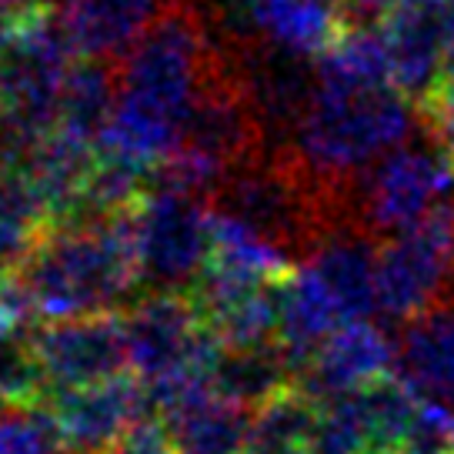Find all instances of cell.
<instances>
[{"label": "cell", "mask_w": 454, "mask_h": 454, "mask_svg": "<svg viewBox=\"0 0 454 454\" xmlns=\"http://www.w3.org/2000/svg\"><path fill=\"white\" fill-rule=\"evenodd\" d=\"M64 438L51 404L0 401V454H60Z\"/></svg>", "instance_id": "obj_20"}, {"label": "cell", "mask_w": 454, "mask_h": 454, "mask_svg": "<svg viewBox=\"0 0 454 454\" xmlns=\"http://www.w3.org/2000/svg\"><path fill=\"white\" fill-rule=\"evenodd\" d=\"M418 107H421V121H425L431 141L454 160V81H444Z\"/></svg>", "instance_id": "obj_23"}, {"label": "cell", "mask_w": 454, "mask_h": 454, "mask_svg": "<svg viewBox=\"0 0 454 454\" xmlns=\"http://www.w3.org/2000/svg\"><path fill=\"white\" fill-rule=\"evenodd\" d=\"M308 454H378L368 421L361 414L355 391L327 397L317 404V418L304 444Z\"/></svg>", "instance_id": "obj_19"}, {"label": "cell", "mask_w": 454, "mask_h": 454, "mask_svg": "<svg viewBox=\"0 0 454 454\" xmlns=\"http://www.w3.org/2000/svg\"><path fill=\"white\" fill-rule=\"evenodd\" d=\"M27 251H30V231L0 221V281L14 268H20V261H24Z\"/></svg>", "instance_id": "obj_25"}, {"label": "cell", "mask_w": 454, "mask_h": 454, "mask_svg": "<svg viewBox=\"0 0 454 454\" xmlns=\"http://www.w3.org/2000/svg\"><path fill=\"white\" fill-rule=\"evenodd\" d=\"M17 24H20V14L14 11V4H11V0H0V51L14 37Z\"/></svg>", "instance_id": "obj_29"}, {"label": "cell", "mask_w": 454, "mask_h": 454, "mask_svg": "<svg viewBox=\"0 0 454 454\" xmlns=\"http://www.w3.org/2000/svg\"><path fill=\"white\" fill-rule=\"evenodd\" d=\"M241 454H308V451L294 448V444H257V441H251Z\"/></svg>", "instance_id": "obj_30"}, {"label": "cell", "mask_w": 454, "mask_h": 454, "mask_svg": "<svg viewBox=\"0 0 454 454\" xmlns=\"http://www.w3.org/2000/svg\"><path fill=\"white\" fill-rule=\"evenodd\" d=\"M401 454H448V451H434V448H418V444H411V448H404Z\"/></svg>", "instance_id": "obj_31"}, {"label": "cell", "mask_w": 454, "mask_h": 454, "mask_svg": "<svg viewBox=\"0 0 454 454\" xmlns=\"http://www.w3.org/2000/svg\"><path fill=\"white\" fill-rule=\"evenodd\" d=\"M314 418H317V401L304 395L298 384H291L287 391L274 395L261 408H254L251 441H257V444H294V448H304L314 427Z\"/></svg>", "instance_id": "obj_21"}, {"label": "cell", "mask_w": 454, "mask_h": 454, "mask_svg": "<svg viewBox=\"0 0 454 454\" xmlns=\"http://www.w3.org/2000/svg\"><path fill=\"white\" fill-rule=\"evenodd\" d=\"M17 278L27 287L41 321L114 314L141 281L128 238V214L114 221L57 224L30 244Z\"/></svg>", "instance_id": "obj_3"}, {"label": "cell", "mask_w": 454, "mask_h": 454, "mask_svg": "<svg viewBox=\"0 0 454 454\" xmlns=\"http://www.w3.org/2000/svg\"><path fill=\"white\" fill-rule=\"evenodd\" d=\"M14 4V11L20 17H27V14H60L71 0H11Z\"/></svg>", "instance_id": "obj_27"}, {"label": "cell", "mask_w": 454, "mask_h": 454, "mask_svg": "<svg viewBox=\"0 0 454 454\" xmlns=\"http://www.w3.org/2000/svg\"><path fill=\"white\" fill-rule=\"evenodd\" d=\"M395 371L418 397L454 408V298L401 325L395 340Z\"/></svg>", "instance_id": "obj_14"}, {"label": "cell", "mask_w": 454, "mask_h": 454, "mask_svg": "<svg viewBox=\"0 0 454 454\" xmlns=\"http://www.w3.org/2000/svg\"><path fill=\"white\" fill-rule=\"evenodd\" d=\"M444 81H454V0L444 17Z\"/></svg>", "instance_id": "obj_28"}, {"label": "cell", "mask_w": 454, "mask_h": 454, "mask_svg": "<svg viewBox=\"0 0 454 454\" xmlns=\"http://www.w3.org/2000/svg\"><path fill=\"white\" fill-rule=\"evenodd\" d=\"M451 0H397L381 24L391 81L411 100L421 104L444 84V17Z\"/></svg>", "instance_id": "obj_12"}, {"label": "cell", "mask_w": 454, "mask_h": 454, "mask_svg": "<svg viewBox=\"0 0 454 454\" xmlns=\"http://www.w3.org/2000/svg\"><path fill=\"white\" fill-rule=\"evenodd\" d=\"M397 0H340L348 27H381Z\"/></svg>", "instance_id": "obj_24"}, {"label": "cell", "mask_w": 454, "mask_h": 454, "mask_svg": "<svg viewBox=\"0 0 454 454\" xmlns=\"http://www.w3.org/2000/svg\"><path fill=\"white\" fill-rule=\"evenodd\" d=\"M221 71L204 14L177 0L117 60V107L98 151L154 170L184 144L191 111Z\"/></svg>", "instance_id": "obj_1"}, {"label": "cell", "mask_w": 454, "mask_h": 454, "mask_svg": "<svg viewBox=\"0 0 454 454\" xmlns=\"http://www.w3.org/2000/svg\"><path fill=\"white\" fill-rule=\"evenodd\" d=\"M24 327L27 325L0 301V357L7 355V351H14L17 344H24Z\"/></svg>", "instance_id": "obj_26"}, {"label": "cell", "mask_w": 454, "mask_h": 454, "mask_svg": "<svg viewBox=\"0 0 454 454\" xmlns=\"http://www.w3.org/2000/svg\"><path fill=\"white\" fill-rule=\"evenodd\" d=\"M81 60L60 14L20 17L14 37L0 51V107L57 130L60 90Z\"/></svg>", "instance_id": "obj_7"}, {"label": "cell", "mask_w": 454, "mask_h": 454, "mask_svg": "<svg viewBox=\"0 0 454 454\" xmlns=\"http://www.w3.org/2000/svg\"><path fill=\"white\" fill-rule=\"evenodd\" d=\"M100 454H177V448H174L168 425L151 418V414H144L141 421H134L107 451Z\"/></svg>", "instance_id": "obj_22"}, {"label": "cell", "mask_w": 454, "mask_h": 454, "mask_svg": "<svg viewBox=\"0 0 454 454\" xmlns=\"http://www.w3.org/2000/svg\"><path fill=\"white\" fill-rule=\"evenodd\" d=\"M51 411L57 418L64 451L100 454L121 438L134 421L151 411V397L137 378L117 374L111 381L54 391Z\"/></svg>", "instance_id": "obj_9"}, {"label": "cell", "mask_w": 454, "mask_h": 454, "mask_svg": "<svg viewBox=\"0 0 454 454\" xmlns=\"http://www.w3.org/2000/svg\"><path fill=\"white\" fill-rule=\"evenodd\" d=\"M298 381V371L278 340L264 344H221L211 368V387L244 408H261Z\"/></svg>", "instance_id": "obj_17"}, {"label": "cell", "mask_w": 454, "mask_h": 454, "mask_svg": "<svg viewBox=\"0 0 454 454\" xmlns=\"http://www.w3.org/2000/svg\"><path fill=\"white\" fill-rule=\"evenodd\" d=\"M128 238L144 284L154 291H184L198 284L211 261L214 207L194 194L147 187L128 214Z\"/></svg>", "instance_id": "obj_4"}, {"label": "cell", "mask_w": 454, "mask_h": 454, "mask_svg": "<svg viewBox=\"0 0 454 454\" xmlns=\"http://www.w3.org/2000/svg\"><path fill=\"white\" fill-rule=\"evenodd\" d=\"M114 107H117V71L107 60L81 57L67 74L64 90H60L57 134L100 147V137L111 124Z\"/></svg>", "instance_id": "obj_18"}, {"label": "cell", "mask_w": 454, "mask_h": 454, "mask_svg": "<svg viewBox=\"0 0 454 454\" xmlns=\"http://www.w3.org/2000/svg\"><path fill=\"white\" fill-rule=\"evenodd\" d=\"M411 128V100L395 84L314 71L311 98L291 130V157L321 191H334L408 144Z\"/></svg>", "instance_id": "obj_2"}, {"label": "cell", "mask_w": 454, "mask_h": 454, "mask_svg": "<svg viewBox=\"0 0 454 454\" xmlns=\"http://www.w3.org/2000/svg\"><path fill=\"white\" fill-rule=\"evenodd\" d=\"M344 321H364L381 314L378 304V247L361 224L327 227L301 261Z\"/></svg>", "instance_id": "obj_13"}, {"label": "cell", "mask_w": 454, "mask_h": 454, "mask_svg": "<svg viewBox=\"0 0 454 454\" xmlns=\"http://www.w3.org/2000/svg\"><path fill=\"white\" fill-rule=\"evenodd\" d=\"M30 351L51 391L111 381L130 371L128 327L117 314L47 321L30 331Z\"/></svg>", "instance_id": "obj_8"}, {"label": "cell", "mask_w": 454, "mask_h": 454, "mask_svg": "<svg viewBox=\"0 0 454 454\" xmlns=\"http://www.w3.org/2000/svg\"><path fill=\"white\" fill-rule=\"evenodd\" d=\"M454 278V198L378 244V304L391 321H408L438 304Z\"/></svg>", "instance_id": "obj_5"}, {"label": "cell", "mask_w": 454, "mask_h": 454, "mask_svg": "<svg viewBox=\"0 0 454 454\" xmlns=\"http://www.w3.org/2000/svg\"><path fill=\"white\" fill-rule=\"evenodd\" d=\"M177 0H71L60 17L81 57L121 60L144 30Z\"/></svg>", "instance_id": "obj_15"}, {"label": "cell", "mask_w": 454, "mask_h": 454, "mask_svg": "<svg viewBox=\"0 0 454 454\" xmlns=\"http://www.w3.org/2000/svg\"><path fill=\"white\" fill-rule=\"evenodd\" d=\"M395 344L371 317L344 321L298 371V387L317 404L327 397L351 395L364 384L395 371Z\"/></svg>", "instance_id": "obj_11"}, {"label": "cell", "mask_w": 454, "mask_h": 454, "mask_svg": "<svg viewBox=\"0 0 454 454\" xmlns=\"http://www.w3.org/2000/svg\"><path fill=\"white\" fill-rule=\"evenodd\" d=\"M177 454H241L251 444L254 408H244L214 387L160 414Z\"/></svg>", "instance_id": "obj_16"}, {"label": "cell", "mask_w": 454, "mask_h": 454, "mask_svg": "<svg viewBox=\"0 0 454 454\" xmlns=\"http://www.w3.org/2000/svg\"><path fill=\"white\" fill-rule=\"evenodd\" d=\"M227 27L278 54L317 60L334 47L348 20L340 0H238Z\"/></svg>", "instance_id": "obj_10"}, {"label": "cell", "mask_w": 454, "mask_h": 454, "mask_svg": "<svg viewBox=\"0 0 454 454\" xmlns=\"http://www.w3.org/2000/svg\"><path fill=\"white\" fill-rule=\"evenodd\" d=\"M454 198V160L438 144H401L355 181L357 224L368 234H397Z\"/></svg>", "instance_id": "obj_6"}]
</instances>
